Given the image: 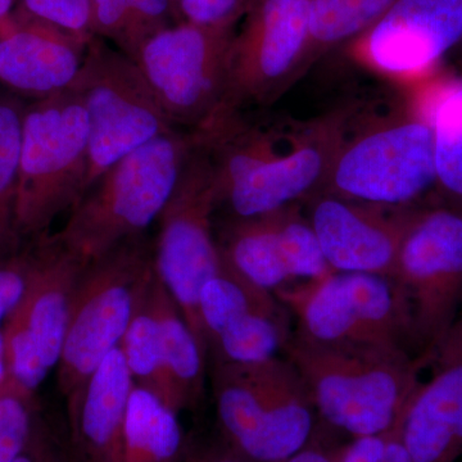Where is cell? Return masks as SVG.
Returning a JSON list of instances; mask_svg holds the SVG:
<instances>
[{"mask_svg":"<svg viewBox=\"0 0 462 462\" xmlns=\"http://www.w3.org/2000/svg\"><path fill=\"white\" fill-rule=\"evenodd\" d=\"M89 161V121L69 89L23 109L16 220L21 238L47 236L83 196Z\"/></svg>","mask_w":462,"mask_h":462,"instance_id":"obj_5","label":"cell"},{"mask_svg":"<svg viewBox=\"0 0 462 462\" xmlns=\"http://www.w3.org/2000/svg\"><path fill=\"white\" fill-rule=\"evenodd\" d=\"M197 139L191 130L163 134L118 160L69 211L53 238L84 264L158 220Z\"/></svg>","mask_w":462,"mask_h":462,"instance_id":"obj_2","label":"cell"},{"mask_svg":"<svg viewBox=\"0 0 462 462\" xmlns=\"http://www.w3.org/2000/svg\"><path fill=\"white\" fill-rule=\"evenodd\" d=\"M284 354L302 376L315 411L352 438L391 430L427 366L406 349L322 345L298 333L291 334Z\"/></svg>","mask_w":462,"mask_h":462,"instance_id":"obj_1","label":"cell"},{"mask_svg":"<svg viewBox=\"0 0 462 462\" xmlns=\"http://www.w3.org/2000/svg\"><path fill=\"white\" fill-rule=\"evenodd\" d=\"M279 236L282 256L293 281H318L333 273L322 254L314 227L297 205L279 209Z\"/></svg>","mask_w":462,"mask_h":462,"instance_id":"obj_28","label":"cell"},{"mask_svg":"<svg viewBox=\"0 0 462 462\" xmlns=\"http://www.w3.org/2000/svg\"><path fill=\"white\" fill-rule=\"evenodd\" d=\"M211 383L221 436L252 462H282L311 442L314 403L287 357L214 363Z\"/></svg>","mask_w":462,"mask_h":462,"instance_id":"obj_3","label":"cell"},{"mask_svg":"<svg viewBox=\"0 0 462 462\" xmlns=\"http://www.w3.org/2000/svg\"><path fill=\"white\" fill-rule=\"evenodd\" d=\"M74 462H75V460H74Z\"/></svg>","mask_w":462,"mask_h":462,"instance_id":"obj_43","label":"cell"},{"mask_svg":"<svg viewBox=\"0 0 462 462\" xmlns=\"http://www.w3.org/2000/svg\"><path fill=\"white\" fill-rule=\"evenodd\" d=\"M413 103L433 133L436 205L462 215V75L430 78Z\"/></svg>","mask_w":462,"mask_h":462,"instance_id":"obj_21","label":"cell"},{"mask_svg":"<svg viewBox=\"0 0 462 462\" xmlns=\"http://www.w3.org/2000/svg\"><path fill=\"white\" fill-rule=\"evenodd\" d=\"M32 247L23 248L14 256L0 261V325L5 324L20 303L25 291L30 267Z\"/></svg>","mask_w":462,"mask_h":462,"instance_id":"obj_34","label":"cell"},{"mask_svg":"<svg viewBox=\"0 0 462 462\" xmlns=\"http://www.w3.org/2000/svg\"><path fill=\"white\" fill-rule=\"evenodd\" d=\"M396 0H311L310 60L366 32Z\"/></svg>","mask_w":462,"mask_h":462,"instance_id":"obj_26","label":"cell"},{"mask_svg":"<svg viewBox=\"0 0 462 462\" xmlns=\"http://www.w3.org/2000/svg\"><path fill=\"white\" fill-rule=\"evenodd\" d=\"M180 413L151 392L134 384L126 425L124 462H179L189 445Z\"/></svg>","mask_w":462,"mask_h":462,"instance_id":"obj_24","label":"cell"},{"mask_svg":"<svg viewBox=\"0 0 462 462\" xmlns=\"http://www.w3.org/2000/svg\"><path fill=\"white\" fill-rule=\"evenodd\" d=\"M16 0H0V27L5 25L14 14V5Z\"/></svg>","mask_w":462,"mask_h":462,"instance_id":"obj_39","label":"cell"},{"mask_svg":"<svg viewBox=\"0 0 462 462\" xmlns=\"http://www.w3.org/2000/svg\"><path fill=\"white\" fill-rule=\"evenodd\" d=\"M236 32L180 21L136 51L134 60L176 129H199L220 107Z\"/></svg>","mask_w":462,"mask_h":462,"instance_id":"obj_11","label":"cell"},{"mask_svg":"<svg viewBox=\"0 0 462 462\" xmlns=\"http://www.w3.org/2000/svg\"><path fill=\"white\" fill-rule=\"evenodd\" d=\"M94 36L123 51L129 23V0H91Z\"/></svg>","mask_w":462,"mask_h":462,"instance_id":"obj_35","label":"cell"},{"mask_svg":"<svg viewBox=\"0 0 462 462\" xmlns=\"http://www.w3.org/2000/svg\"><path fill=\"white\" fill-rule=\"evenodd\" d=\"M179 462H252L223 436L205 442H189Z\"/></svg>","mask_w":462,"mask_h":462,"instance_id":"obj_37","label":"cell"},{"mask_svg":"<svg viewBox=\"0 0 462 462\" xmlns=\"http://www.w3.org/2000/svg\"><path fill=\"white\" fill-rule=\"evenodd\" d=\"M134 382L120 346L66 401L75 462H124L125 425Z\"/></svg>","mask_w":462,"mask_h":462,"instance_id":"obj_20","label":"cell"},{"mask_svg":"<svg viewBox=\"0 0 462 462\" xmlns=\"http://www.w3.org/2000/svg\"><path fill=\"white\" fill-rule=\"evenodd\" d=\"M69 89L80 97L89 121L84 193L118 160L176 129L138 63L98 36L88 42Z\"/></svg>","mask_w":462,"mask_h":462,"instance_id":"obj_7","label":"cell"},{"mask_svg":"<svg viewBox=\"0 0 462 462\" xmlns=\"http://www.w3.org/2000/svg\"><path fill=\"white\" fill-rule=\"evenodd\" d=\"M433 133L420 111L409 108L343 139L319 194L374 205H436ZM318 196V194H316Z\"/></svg>","mask_w":462,"mask_h":462,"instance_id":"obj_6","label":"cell"},{"mask_svg":"<svg viewBox=\"0 0 462 462\" xmlns=\"http://www.w3.org/2000/svg\"><path fill=\"white\" fill-rule=\"evenodd\" d=\"M348 111L311 125L285 153L263 161L225 191L220 205L231 216L252 217L278 211L320 193L346 136Z\"/></svg>","mask_w":462,"mask_h":462,"instance_id":"obj_15","label":"cell"},{"mask_svg":"<svg viewBox=\"0 0 462 462\" xmlns=\"http://www.w3.org/2000/svg\"><path fill=\"white\" fill-rule=\"evenodd\" d=\"M282 462H337L336 452L328 451L324 447L310 442L297 454Z\"/></svg>","mask_w":462,"mask_h":462,"instance_id":"obj_38","label":"cell"},{"mask_svg":"<svg viewBox=\"0 0 462 462\" xmlns=\"http://www.w3.org/2000/svg\"><path fill=\"white\" fill-rule=\"evenodd\" d=\"M275 294L296 315V333L312 342L387 346L412 354L406 300L393 279L333 272Z\"/></svg>","mask_w":462,"mask_h":462,"instance_id":"obj_10","label":"cell"},{"mask_svg":"<svg viewBox=\"0 0 462 462\" xmlns=\"http://www.w3.org/2000/svg\"><path fill=\"white\" fill-rule=\"evenodd\" d=\"M218 206L214 167L197 142L158 217L154 269L207 356L199 306L200 291L221 267L214 223Z\"/></svg>","mask_w":462,"mask_h":462,"instance_id":"obj_9","label":"cell"},{"mask_svg":"<svg viewBox=\"0 0 462 462\" xmlns=\"http://www.w3.org/2000/svg\"><path fill=\"white\" fill-rule=\"evenodd\" d=\"M32 254L25 291L7 319L23 328L53 369L60 361L76 287L87 264L50 234L33 240Z\"/></svg>","mask_w":462,"mask_h":462,"instance_id":"obj_19","label":"cell"},{"mask_svg":"<svg viewBox=\"0 0 462 462\" xmlns=\"http://www.w3.org/2000/svg\"><path fill=\"white\" fill-rule=\"evenodd\" d=\"M149 287L121 340V354L134 384L151 392L180 413L184 409L167 370L160 328L149 300Z\"/></svg>","mask_w":462,"mask_h":462,"instance_id":"obj_25","label":"cell"},{"mask_svg":"<svg viewBox=\"0 0 462 462\" xmlns=\"http://www.w3.org/2000/svg\"><path fill=\"white\" fill-rule=\"evenodd\" d=\"M88 42L18 8L0 27V83L38 99L69 90Z\"/></svg>","mask_w":462,"mask_h":462,"instance_id":"obj_18","label":"cell"},{"mask_svg":"<svg viewBox=\"0 0 462 462\" xmlns=\"http://www.w3.org/2000/svg\"><path fill=\"white\" fill-rule=\"evenodd\" d=\"M178 23L171 0H129V23L124 51L135 57L143 42Z\"/></svg>","mask_w":462,"mask_h":462,"instance_id":"obj_32","label":"cell"},{"mask_svg":"<svg viewBox=\"0 0 462 462\" xmlns=\"http://www.w3.org/2000/svg\"><path fill=\"white\" fill-rule=\"evenodd\" d=\"M172 2V5H173V8L176 7V5H178V3L180 2V0H171Z\"/></svg>","mask_w":462,"mask_h":462,"instance_id":"obj_42","label":"cell"},{"mask_svg":"<svg viewBox=\"0 0 462 462\" xmlns=\"http://www.w3.org/2000/svg\"><path fill=\"white\" fill-rule=\"evenodd\" d=\"M402 418L384 433L354 438L337 449V462H412L402 438Z\"/></svg>","mask_w":462,"mask_h":462,"instance_id":"obj_31","label":"cell"},{"mask_svg":"<svg viewBox=\"0 0 462 462\" xmlns=\"http://www.w3.org/2000/svg\"><path fill=\"white\" fill-rule=\"evenodd\" d=\"M156 315L166 366L182 409L193 410L205 392L207 356L196 334L162 282L154 275L148 291Z\"/></svg>","mask_w":462,"mask_h":462,"instance_id":"obj_23","label":"cell"},{"mask_svg":"<svg viewBox=\"0 0 462 462\" xmlns=\"http://www.w3.org/2000/svg\"><path fill=\"white\" fill-rule=\"evenodd\" d=\"M462 42V0H396L352 42L382 74L404 80L431 75Z\"/></svg>","mask_w":462,"mask_h":462,"instance_id":"obj_14","label":"cell"},{"mask_svg":"<svg viewBox=\"0 0 462 462\" xmlns=\"http://www.w3.org/2000/svg\"><path fill=\"white\" fill-rule=\"evenodd\" d=\"M39 413L32 394L7 382L0 387V462H14L32 439Z\"/></svg>","mask_w":462,"mask_h":462,"instance_id":"obj_29","label":"cell"},{"mask_svg":"<svg viewBox=\"0 0 462 462\" xmlns=\"http://www.w3.org/2000/svg\"><path fill=\"white\" fill-rule=\"evenodd\" d=\"M419 208L318 194L312 197L309 220L331 272L392 279L404 234Z\"/></svg>","mask_w":462,"mask_h":462,"instance_id":"obj_16","label":"cell"},{"mask_svg":"<svg viewBox=\"0 0 462 462\" xmlns=\"http://www.w3.org/2000/svg\"><path fill=\"white\" fill-rule=\"evenodd\" d=\"M311 0H249L217 111L267 106L310 66Z\"/></svg>","mask_w":462,"mask_h":462,"instance_id":"obj_12","label":"cell"},{"mask_svg":"<svg viewBox=\"0 0 462 462\" xmlns=\"http://www.w3.org/2000/svg\"><path fill=\"white\" fill-rule=\"evenodd\" d=\"M18 8L84 41L94 36L91 0H20Z\"/></svg>","mask_w":462,"mask_h":462,"instance_id":"obj_30","label":"cell"},{"mask_svg":"<svg viewBox=\"0 0 462 462\" xmlns=\"http://www.w3.org/2000/svg\"><path fill=\"white\" fill-rule=\"evenodd\" d=\"M249 0H180L175 7L178 23L200 26L236 27Z\"/></svg>","mask_w":462,"mask_h":462,"instance_id":"obj_33","label":"cell"},{"mask_svg":"<svg viewBox=\"0 0 462 462\" xmlns=\"http://www.w3.org/2000/svg\"><path fill=\"white\" fill-rule=\"evenodd\" d=\"M154 275V245L145 234L84 267L57 364L58 388L66 401L120 346Z\"/></svg>","mask_w":462,"mask_h":462,"instance_id":"obj_4","label":"cell"},{"mask_svg":"<svg viewBox=\"0 0 462 462\" xmlns=\"http://www.w3.org/2000/svg\"><path fill=\"white\" fill-rule=\"evenodd\" d=\"M454 53L456 54V62H457V65L462 69V42H460V45L456 48Z\"/></svg>","mask_w":462,"mask_h":462,"instance_id":"obj_41","label":"cell"},{"mask_svg":"<svg viewBox=\"0 0 462 462\" xmlns=\"http://www.w3.org/2000/svg\"><path fill=\"white\" fill-rule=\"evenodd\" d=\"M7 367H5V343H3L2 330H0V387L7 382Z\"/></svg>","mask_w":462,"mask_h":462,"instance_id":"obj_40","label":"cell"},{"mask_svg":"<svg viewBox=\"0 0 462 462\" xmlns=\"http://www.w3.org/2000/svg\"><path fill=\"white\" fill-rule=\"evenodd\" d=\"M14 462H74V457L69 446L63 445L39 416L32 439Z\"/></svg>","mask_w":462,"mask_h":462,"instance_id":"obj_36","label":"cell"},{"mask_svg":"<svg viewBox=\"0 0 462 462\" xmlns=\"http://www.w3.org/2000/svg\"><path fill=\"white\" fill-rule=\"evenodd\" d=\"M199 310L207 352L224 363L272 358L291 334L288 309L276 294L247 281L223 260L200 291Z\"/></svg>","mask_w":462,"mask_h":462,"instance_id":"obj_13","label":"cell"},{"mask_svg":"<svg viewBox=\"0 0 462 462\" xmlns=\"http://www.w3.org/2000/svg\"><path fill=\"white\" fill-rule=\"evenodd\" d=\"M23 109L14 100L0 99V261L23 251L16 207Z\"/></svg>","mask_w":462,"mask_h":462,"instance_id":"obj_27","label":"cell"},{"mask_svg":"<svg viewBox=\"0 0 462 462\" xmlns=\"http://www.w3.org/2000/svg\"><path fill=\"white\" fill-rule=\"evenodd\" d=\"M431 375L407 404L402 438L412 462L462 458V315L431 357Z\"/></svg>","mask_w":462,"mask_h":462,"instance_id":"obj_17","label":"cell"},{"mask_svg":"<svg viewBox=\"0 0 462 462\" xmlns=\"http://www.w3.org/2000/svg\"><path fill=\"white\" fill-rule=\"evenodd\" d=\"M392 279L406 300L412 354L430 365L462 315V215L440 205L420 207Z\"/></svg>","mask_w":462,"mask_h":462,"instance_id":"obj_8","label":"cell"},{"mask_svg":"<svg viewBox=\"0 0 462 462\" xmlns=\"http://www.w3.org/2000/svg\"><path fill=\"white\" fill-rule=\"evenodd\" d=\"M221 260L257 287L276 293L293 281L282 256L279 209L225 221L216 236Z\"/></svg>","mask_w":462,"mask_h":462,"instance_id":"obj_22","label":"cell"}]
</instances>
